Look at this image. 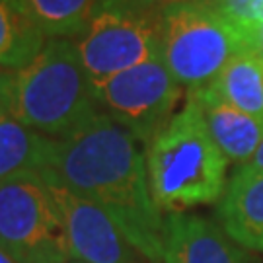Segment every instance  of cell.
I'll return each instance as SVG.
<instances>
[{"mask_svg": "<svg viewBox=\"0 0 263 263\" xmlns=\"http://www.w3.org/2000/svg\"><path fill=\"white\" fill-rule=\"evenodd\" d=\"M240 29H242V33H244L248 49H252L255 55L263 61V8L252 22L240 26Z\"/></svg>", "mask_w": 263, "mask_h": 263, "instance_id": "cell-16", "label": "cell"}, {"mask_svg": "<svg viewBox=\"0 0 263 263\" xmlns=\"http://www.w3.org/2000/svg\"><path fill=\"white\" fill-rule=\"evenodd\" d=\"M131 263H139V261H131Z\"/></svg>", "mask_w": 263, "mask_h": 263, "instance_id": "cell-23", "label": "cell"}, {"mask_svg": "<svg viewBox=\"0 0 263 263\" xmlns=\"http://www.w3.org/2000/svg\"><path fill=\"white\" fill-rule=\"evenodd\" d=\"M162 4H176V2H185V0H158Z\"/></svg>", "mask_w": 263, "mask_h": 263, "instance_id": "cell-20", "label": "cell"}, {"mask_svg": "<svg viewBox=\"0 0 263 263\" xmlns=\"http://www.w3.org/2000/svg\"><path fill=\"white\" fill-rule=\"evenodd\" d=\"M47 43L20 0H0V66L22 70L41 53Z\"/></svg>", "mask_w": 263, "mask_h": 263, "instance_id": "cell-14", "label": "cell"}, {"mask_svg": "<svg viewBox=\"0 0 263 263\" xmlns=\"http://www.w3.org/2000/svg\"><path fill=\"white\" fill-rule=\"evenodd\" d=\"M242 49L244 33L220 4L185 0L162 10L160 57L187 92L211 84Z\"/></svg>", "mask_w": 263, "mask_h": 263, "instance_id": "cell-4", "label": "cell"}, {"mask_svg": "<svg viewBox=\"0 0 263 263\" xmlns=\"http://www.w3.org/2000/svg\"><path fill=\"white\" fill-rule=\"evenodd\" d=\"M51 141V137L26 127L12 113H0V181L24 174H41Z\"/></svg>", "mask_w": 263, "mask_h": 263, "instance_id": "cell-12", "label": "cell"}, {"mask_svg": "<svg viewBox=\"0 0 263 263\" xmlns=\"http://www.w3.org/2000/svg\"><path fill=\"white\" fill-rule=\"evenodd\" d=\"M0 248L16 263H68L61 211L39 174L0 181Z\"/></svg>", "mask_w": 263, "mask_h": 263, "instance_id": "cell-6", "label": "cell"}, {"mask_svg": "<svg viewBox=\"0 0 263 263\" xmlns=\"http://www.w3.org/2000/svg\"><path fill=\"white\" fill-rule=\"evenodd\" d=\"M61 211L70 259L82 263H131L135 250L111 216L90 199L49 183Z\"/></svg>", "mask_w": 263, "mask_h": 263, "instance_id": "cell-8", "label": "cell"}, {"mask_svg": "<svg viewBox=\"0 0 263 263\" xmlns=\"http://www.w3.org/2000/svg\"><path fill=\"white\" fill-rule=\"evenodd\" d=\"M137 142L100 111L78 131L51 141L39 176L102 207L137 254L162 263L166 216L152 197L146 158Z\"/></svg>", "mask_w": 263, "mask_h": 263, "instance_id": "cell-1", "label": "cell"}, {"mask_svg": "<svg viewBox=\"0 0 263 263\" xmlns=\"http://www.w3.org/2000/svg\"><path fill=\"white\" fill-rule=\"evenodd\" d=\"M0 263H16V259H14L4 248H0Z\"/></svg>", "mask_w": 263, "mask_h": 263, "instance_id": "cell-19", "label": "cell"}, {"mask_svg": "<svg viewBox=\"0 0 263 263\" xmlns=\"http://www.w3.org/2000/svg\"><path fill=\"white\" fill-rule=\"evenodd\" d=\"M162 263H257L242 246L205 216L170 213L164 224Z\"/></svg>", "mask_w": 263, "mask_h": 263, "instance_id": "cell-9", "label": "cell"}, {"mask_svg": "<svg viewBox=\"0 0 263 263\" xmlns=\"http://www.w3.org/2000/svg\"><path fill=\"white\" fill-rule=\"evenodd\" d=\"M47 39H76L86 28L96 0H20Z\"/></svg>", "mask_w": 263, "mask_h": 263, "instance_id": "cell-15", "label": "cell"}, {"mask_svg": "<svg viewBox=\"0 0 263 263\" xmlns=\"http://www.w3.org/2000/svg\"><path fill=\"white\" fill-rule=\"evenodd\" d=\"M218 226L248 252H263V172L238 166L216 203Z\"/></svg>", "mask_w": 263, "mask_h": 263, "instance_id": "cell-10", "label": "cell"}, {"mask_svg": "<svg viewBox=\"0 0 263 263\" xmlns=\"http://www.w3.org/2000/svg\"><path fill=\"white\" fill-rule=\"evenodd\" d=\"M248 166H252V168L261 170L263 172V142L259 144V148H257V152L254 154V158L248 162Z\"/></svg>", "mask_w": 263, "mask_h": 263, "instance_id": "cell-18", "label": "cell"}, {"mask_svg": "<svg viewBox=\"0 0 263 263\" xmlns=\"http://www.w3.org/2000/svg\"><path fill=\"white\" fill-rule=\"evenodd\" d=\"M209 2H215V4H224L226 0H209Z\"/></svg>", "mask_w": 263, "mask_h": 263, "instance_id": "cell-21", "label": "cell"}, {"mask_svg": "<svg viewBox=\"0 0 263 263\" xmlns=\"http://www.w3.org/2000/svg\"><path fill=\"white\" fill-rule=\"evenodd\" d=\"M100 111L72 39H47L41 53L16 70L12 115L33 131L63 139Z\"/></svg>", "mask_w": 263, "mask_h": 263, "instance_id": "cell-3", "label": "cell"}, {"mask_svg": "<svg viewBox=\"0 0 263 263\" xmlns=\"http://www.w3.org/2000/svg\"><path fill=\"white\" fill-rule=\"evenodd\" d=\"M197 98L213 139L228 162L244 166L254 158L263 142V119L236 109L224 102L211 86L189 92Z\"/></svg>", "mask_w": 263, "mask_h": 263, "instance_id": "cell-11", "label": "cell"}, {"mask_svg": "<svg viewBox=\"0 0 263 263\" xmlns=\"http://www.w3.org/2000/svg\"><path fill=\"white\" fill-rule=\"evenodd\" d=\"M164 6L158 0H96L84 31L72 39L92 86L160 57Z\"/></svg>", "mask_w": 263, "mask_h": 263, "instance_id": "cell-5", "label": "cell"}, {"mask_svg": "<svg viewBox=\"0 0 263 263\" xmlns=\"http://www.w3.org/2000/svg\"><path fill=\"white\" fill-rule=\"evenodd\" d=\"M209 86L236 109L263 119V61L252 49L236 53Z\"/></svg>", "mask_w": 263, "mask_h": 263, "instance_id": "cell-13", "label": "cell"}, {"mask_svg": "<svg viewBox=\"0 0 263 263\" xmlns=\"http://www.w3.org/2000/svg\"><path fill=\"white\" fill-rule=\"evenodd\" d=\"M98 105L144 146L176 115L183 88L162 57L148 59L92 86Z\"/></svg>", "mask_w": 263, "mask_h": 263, "instance_id": "cell-7", "label": "cell"}, {"mask_svg": "<svg viewBox=\"0 0 263 263\" xmlns=\"http://www.w3.org/2000/svg\"><path fill=\"white\" fill-rule=\"evenodd\" d=\"M144 158L152 197L166 215L218 203L228 183L230 162L189 92L183 107L146 144Z\"/></svg>", "mask_w": 263, "mask_h": 263, "instance_id": "cell-2", "label": "cell"}, {"mask_svg": "<svg viewBox=\"0 0 263 263\" xmlns=\"http://www.w3.org/2000/svg\"><path fill=\"white\" fill-rule=\"evenodd\" d=\"M68 263H82V261H74V259H72V261H68Z\"/></svg>", "mask_w": 263, "mask_h": 263, "instance_id": "cell-22", "label": "cell"}, {"mask_svg": "<svg viewBox=\"0 0 263 263\" xmlns=\"http://www.w3.org/2000/svg\"><path fill=\"white\" fill-rule=\"evenodd\" d=\"M14 84H16V70L0 66V113H12Z\"/></svg>", "mask_w": 263, "mask_h": 263, "instance_id": "cell-17", "label": "cell"}]
</instances>
